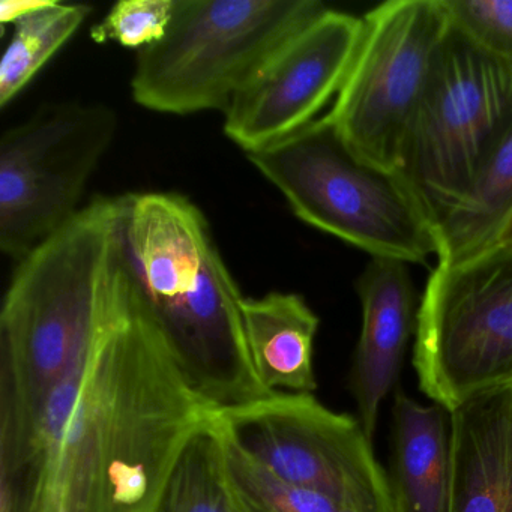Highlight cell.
Returning a JSON list of instances; mask_svg holds the SVG:
<instances>
[{"mask_svg": "<svg viewBox=\"0 0 512 512\" xmlns=\"http://www.w3.org/2000/svg\"><path fill=\"white\" fill-rule=\"evenodd\" d=\"M214 415L182 376L127 257L85 352L28 433L0 446V512H154Z\"/></svg>", "mask_w": 512, "mask_h": 512, "instance_id": "1", "label": "cell"}, {"mask_svg": "<svg viewBox=\"0 0 512 512\" xmlns=\"http://www.w3.org/2000/svg\"><path fill=\"white\" fill-rule=\"evenodd\" d=\"M121 197L125 253L193 391L215 412L269 397L245 337L241 295L205 214L176 193Z\"/></svg>", "mask_w": 512, "mask_h": 512, "instance_id": "2", "label": "cell"}, {"mask_svg": "<svg viewBox=\"0 0 512 512\" xmlns=\"http://www.w3.org/2000/svg\"><path fill=\"white\" fill-rule=\"evenodd\" d=\"M127 260L121 197H95L20 260L0 311V446L19 442L94 337Z\"/></svg>", "mask_w": 512, "mask_h": 512, "instance_id": "3", "label": "cell"}, {"mask_svg": "<svg viewBox=\"0 0 512 512\" xmlns=\"http://www.w3.org/2000/svg\"><path fill=\"white\" fill-rule=\"evenodd\" d=\"M247 158L308 226L371 257L436 256L433 224L403 178L356 154L328 115Z\"/></svg>", "mask_w": 512, "mask_h": 512, "instance_id": "4", "label": "cell"}, {"mask_svg": "<svg viewBox=\"0 0 512 512\" xmlns=\"http://www.w3.org/2000/svg\"><path fill=\"white\" fill-rule=\"evenodd\" d=\"M319 0H176L163 40L137 53L131 95L152 112L221 110L305 26Z\"/></svg>", "mask_w": 512, "mask_h": 512, "instance_id": "5", "label": "cell"}, {"mask_svg": "<svg viewBox=\"0 0 512 512\" xmlns=\"http://www.w3.org/2000/svg\"><path fill=\"white\" fill-rule=\"evenodd\" d=\"M511 125V62L448 23L397 170L433 227L463 199Z\"/></svg>", "mask_w": 512, "mask_h": 512, "instance_id": "6", "label": "cell"}, {"mask_svg": "<svg viewBox=\"0 0 512 512\" xmlns=\"http://www.w3.org/2000/svg\"><path fill=\"white\" fill-rule=\"evenodd\" d=\"M419 388L452 410L512 379V250L437 265L419 301Z\"/></svg>", "mask_w": 512, "mask_h": 512, "instance_id": "7", "label": "cell"}, {"mask_svg": "<svg viewBox=\"0 0 512 512\" xmlns=\"http://www.w3.org/2000/svg\"><path fill=\"white\" fill-rule=\"evenodd\" d=\"M118 116L103 104L58 103L0 139V250L14 260L67 226L112 146Z\"/></svg>", "mask_w": 512, "mask_h": 512, "instance_id": "8", "label": "cell"}, {"mask_svg": "<svg viewBox=\"0 0 512 512\" xmlns=\"http://www.w3.org/2000/svg\"><path fill=\"white\" fill-rule=\"evenodd\" d=\"M448 31L440 0H389L362 17V35L328 118L365 160L398 170Z\"/></svg>", "mask_w": 512, "mask_h": 512, "instance_id": "9", "label": "cell"}, {"mask_svg": "<svg viewBox=\"0 0 512 512\" xmlns=\"http://www.w3.org/2000/svg\"><path fill=\"white\" fill-rule=\"evenodd\" d=\"M227 439L296 487L358 512H392L388 475L359 419L332 412L311 394L274 392L215 412Z\"/></svg>", "mask_w": 512, "mask_h": 512, "instance_id": "10", "label": "cell"}, {"mask_svg": "<svg viewBox=\"0 0 512 512\" xmlns=\"http://www.w3.org/2000/svg\"><path fill=\"white\" fill-rule=\"evenodd\" d=\"M362 35V19L326 10L287 41L224 112L223 130L254 154L316 121L337 97Z\"/></svg>", "mask_w": 512, "mask_h": 512, "instance_id": "11", "label": "cell"}, {"mask_svg": "<svg viewBox=\"0 0 512 512\" xmlns=\"http://www.w3.org/2000/svg\"><path fill=\"white\" fill-rule=\"evenodd\" d=\"M362 308L361 335L350 371V389L359 421L373 440L379 409L392 391L410 337L418 325L419 304L409 265L371 257L356 281Z\"/></svg>", "mask_w": 512, "mask_h": 512, "instance_id": "12", "label": "cell"}, {"mask_svg": "<svg viewBox=\"0 0 512 512\" xmlns=\"http://www.w3.org/2000/svg\"><path fill=\"white\" fill-rule=\"evenodd\" d=\"M449 512H512V392H482L451 412Z\"/></svg>", "mask_w": 512, "mask_h": 512, "instance_id": "13", "label": "cell"}, {"mask_svg": "<svg viewBox=\"0 0 512 512\" xmlns=\"http://www.w3.org/2000/svg\"><path fill=\"white\" fill-rule=\"evenodd\" d=\"M392 512H449L452 493L451 412L403 392L392 407Z\"/></svg>", "mask_w": 512, "mask_h": 512, "instance_id": "14", "label": "cell"}, {"mask_svg": "<svg viewBox=\"0 0 512 512\" xmlns=\"http://www.w3.org/2000/svg\"><path fill=\"white\" fill-rule=\"evenodd\" d=\"M245 337L257 376L268 391H316L313 353L319 317L296 293L244 298Z\"/></svg>", "mask_w": 512, "mask_h": 512, "instance_id": "15", "label": "cell"}, {"mask_svg": "<svg viewBox=\"0 0 512 512\" xmlns=\"http://www.w3.org/2000/svg\"><path fill=\"white\" fill-rule=\"evenodd\" d=\"M512 212V125L463 199L434 226L437 265H451L491 247Z\"/></svg>", "mask_w": 512, "mask_h": 512, "instance_id": "16", "label": "cell"}, {"mask_svg": "<svg viewBox=\"0 0 512 512\" xmlns=\"http://www.w3.org/2000/svg\"><path fill=\"white\" fill-rule=\"evenodd\" d=\"M154 512H247L227 476L215 415L179 455Z\"/></svg>", "mask_w": 512, "mask_h": 512, "instance_id": "17", "label": "cell"}, {"mask_svg": "<svg viewBox=\"0 0 512 512\" xmlns=\"http://www.w3.org/2000/svg\"><path fill=\"white\" fill-rule=\"evenodd\" d=\"M91 14L88 5L49 0L14 25L13 37L0 62V109H7L28 88Z\"/></svg>", "mask_w": 512, "mask_h": 512, "instance_id": "18", "label": "cell"}, {"mask_svg": "<svg viewBox=\"0 0 512 512\" xmlns=\"http://www.w3.org/2000/svg\"><path fill=\"white\" fill-rule=\"evenodd\" d=\"M220 433L227 476L245 511L358 512L331 497L283 481Z\"/></svg>", "mask_w": 512, "mask_h": 512, "instance_id": "19", "label": "cell"}, {"mask_svg": "<svg viewBox=\"0 0 512 512\" xmlns=\"http://www.w3.org/2000/svg\"><path fill=\"white\" fill-rule=\"evenodd\" d=\"M176 0H121L91 29L97 44L116 43L140 52L163 40Z\"/></svg>", "mask_w": 512, "mask_h": 512, "instance_id": "20", "label": "cell"}, {"mask_svg": "<svg viewBox=\"0 0 512 512\" xmlns=\"http://www.w3.org/2000/svg\"><path fill=\"white\" fill-rule=\"evenodd\" d=\"M452 28L512 64V0H440Z\"/></svg>", "mask_w": 512, "mask_h": 512, "instance_id": "21", "label": "cell"}, {"mask_svg": "<svg viewBox=\"0 0 512 512\" xmlns=\"http://www.w3.org/2000/svg\"><path fill=\"white\" fill-rule=\"evenodd\" d=\"M49 0H4L0 4V23L2 26L16 25L23 17L40 10Z\"/></svg>", "mask_w": 512, "mask_h": 512, "instance_id": "22", "label": "cell"}, {"mask_svg": "<svg viewBox=\"0 0 512 512\" xmlns=\"http://www.w3.org/2000/svg\"><path fill=\"white\" fill-rule=\"evenodd\" d=\"M493 247L509 248V250H512V212L511 215H509L508 220L503 224L502 229L497 233L493 244H491L490 248Z\"/></svg>", "mask_w": 512, "mask_h": 512, "instance_id": "23", "label": "cell"}, {"mask_svg": "<svg viewBox=\"0 0 512 512\" xmlns=\"http://www.w3.org/2000/svg\"><path fill=\"white\" fill-rule=\"evenodd\" d=\"M503 386H505V388H508V389H509V391H511V392H512V379H511V380H509V382H508V383H506V385H503Z\"/></svg>", "mask_w": 512, "mask_h": 512, "instance_id": "24", "label": "cell"}]
</instances>
